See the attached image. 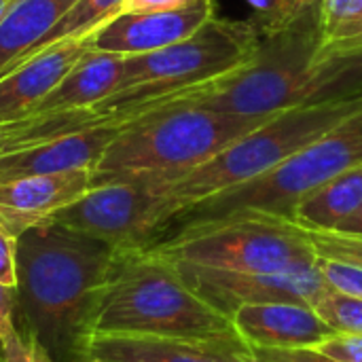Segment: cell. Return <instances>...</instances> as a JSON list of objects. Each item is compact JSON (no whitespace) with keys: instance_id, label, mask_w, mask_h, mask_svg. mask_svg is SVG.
<instances>
[{"instance_id":"1","label":"cell","mask_w":362,"mask_h":362,"mask_svg":"<svg viewBox=\"0 0 362 362\" xmlns=\"http://www.w3.org/2000/svg\"><path fill=\"white\" fill-rule=\"evenodd\" d=\"M119 250L55 221L19 235L15 320L55 362H85Z\"/></svg>"},{"instance_id":"2","label":"cell","mask_w":362,"mask_h":362,"mask_svg":"<svg viewBox=\"0 0 362 362\" xmlns=\"http://www.w3.org/2000/svg\"><path fill=\"white\" fill-rule=\"evenodd\" d=\"M318 40L320 4H314L280 30L263 34L246 66L161 100L242 117H274L295 108L362 100V57L316 62Z\"/></svg>"},{"instance_id":"3","label":"cell","mask_w":362,"mask_h":362,"mask_svg":"<svg viewBox=\"0 0 362 362\" xmlns=\"http://www.w3.org/2000/svg\"><path fill=\"white\" fill-rule=\"evenodd\" d=\"M272 117H242L159 100L123 123L91 172V185H163L187 176Z\"/></svg>"},{"instance_id":"4","label":"cell","mask_w":362,"mask_h":362,"mask_svg":"<svg viewBox=\"0 0 362 362\" xmlns=\"http://www.w3.org/2000/svg\"><path fill=\"white\" fill-rule=\"evenodd\" d=\"M98 335L159 339L238 337L229 316L197 297L176 267L151 248L119 250L93 316L91 337Z\"/></svg>"},{"instance_id":"5","label":"cell","mask_w":362,"mask_h":362,"mask_svg":"<svg viewBox=\"0 0 362 362\" xmlns=\"http://www.w3.org/2000/svg\"><path fill=\"white\" fill-rule=\"evenodd\" d=\"M259 42L261 32L252 19L212 17L176 45L125 57L117 91L93 110L102 119L127 123L161 98L206 85L246 66Z\"/></svg>"},{"instance_id":"6","label":"cell","mask_w":362,"mask_h":362,"mask_svg":"<svg viewBox=\"0 0 362 362\" xmlns=\"http://www.w3.org/2000/svg\"><path fill=\"white\" fill-rule=\"evenodd\" d=\"M361 110L362 100H354L341 104L295 108L274 115L261 127L235 140L202 168L157 187H161L174 199L180 218L195 204L272 172L288 157L322 138Z\"/></svg>"},{"instance_id":"7","label":"cell","mask_w":362,"mask_h":362,"mask_svg":"<svg viewBox=\"0 0 362 362\" xmlns=\"http://www.w3.org/2000/svg\"><path fill=\"white\" fill-rule=\"evenodd\" d=\"M361 163L362 110L272 172L195 204L174 225H208L244 214H272L291 221L295 206L303 197Z\"/></svg>"},{"instance_id":"8","label":"cell","mask_w":362,"mask_h":362,"mask_svg":"<svg viewBox=\"0 0 362 362\" xmlns=\"http://www.w3.org/2000/svg\"><path fill=\"white\" fill-rule=\"evenodd\" d=\"M151 250L170 263L244 274H280L318 263L310 233L293 221L272 214H244L178 227Z\"/></svg>"},{"instance_id":"9","label":"cell","mask_w":362,"mask_h":362,"mask_svg":"<svg viewBox=\"0 0 362 362\" xmlns=\"http://www.w3.org/2000/svg\"><path fill=\"white\" fill-rule=\"evenodd\" d=\"M178 218L174 199L151 182L91 187L53 221L115 250H142L168 235Z\"/></svg>"},{"instance_id":"10","label":"cell","mask_w":362,"mask_h":362,"mask_svg":"<svg viewBox=\"0 0 362 362\" xmlns=\"http://www.w3.org/2000/svg\"><path fill=\"white\" fill-rule=\"evenodd\" d=\"M172 265L197 297L225 316H231L244 305L261 303H299L312 308L318 297L329 291L318 263L314 267L280 274L225 272L189 263Z\"/></svg>"},{"instance_id":"11","label":"cell","mask_w":362,"mask_h":362,"mask_svg":"<svg viewBox=\"0 0 362 362\" xmlns=\"http://www.w3.org/2000/svg\"><path fill=\"white\" fill-rule=\"evenodd\" d=\"M212 17H216L214 0H193L191 4L163 11L121 13L87 36V40L89 49L95 51L125 57L142 55L189 38Z\"/></svg>"},{"instance_id":"12","label":"cell","mask_w":362,"mask_h":362,"mask_svg":"<svg viewBox=\"0 0 362 362\" xmlns=\"http://www.w3.org/2000/svg\"><path fill=\"white\" fill-rule=\"evenodd\" d=\"M91 172L38 174L0 182V223L13 233L51 223L62 210L70 208L91 189Z\"/></svg>"},{"instance_id":"13","label":"cell","mask_w":362,"mask_h":362,"mask_svg":"<svg viewBox=\"0 0 362 362\" xmlns=\"http://www.w3.org/2000/svg\"><path fill=\"white\" fill-rule=\"evenodd\" d=\"M87 358L102 362H257L240 337L227 339H159L98 335L87 346Z\"/></svg>"},{"instance_id":"14","label":"cell","mask_w":362,"mask_h":362,"mask_svg":"<svg viewBox=\"0 0 362 362\" xmlns=\"http://www.w3.org/2000/svg\"><path fill=\"white\" fill-rule=\"evenodd\" d=\"M229 318L235 335L250 350L316 348L335 335L314 308L299 303L244 305Z\"/></svg>"},{"instance_id":"15","label":"cell","mask_w":362,"mask_h":362,"mask_svg":"<svg viewBox=\"0 0 362 362\" xmlns=\"http://www.w3.org/2000/svg\"><path fill=\"white\" fill-rule=\"evenodd\" d=\"M121 127L123 123H102L8 153L0 157V182L38 174H64L78 170L93 172Z\"/></svg>"},{"instance_id":"16","label":"cell","mask_w":362,"mask_h":362,"mask_svg":"<svg viewBox=\"0 0 362 362\" xmlns=\"http://www.w3.org/2000/svg\"><path fill=\"white\" fill-rule=\"evenodd\" d=\"M89 51V40H64L0 76V125L30 115Z\"/></svg>"},{"instance_id":"17","label":"cell","mask_w":362,"mask_h":362,"mask_svg":"<svg viewBox=\"0 0 362 362\" xmlns=\"http://www.w3.org/2000/svg\"><path fill=\"white\" fill-rule=\"evenodd\" d=\"M125 55L89 49L57 87L25 117L93 108L110 98L121 81Z\"/></svg>"},{"instance_id":"18","label":"cell","mask_w":362,"mask_h":362,"mask_svg":"<svg viewBox=\"0 0 362 362\" xmlns=\"http://www.w3.org/2000/svg\"><path fill=\"white\" fill-rule=\"evenodd\" d=\"M362 206V163L303 197L291 221L305 231L333 233Z\"/></svg>"},{"instance_id":"19","label":"cell","mask_w":362,"mask_h":362,"mask_svg":"<svg viewBox=\"0 0 362 362\" xmlns=\"http://www.w3.org/2000/svg\"><path fill=\"white\" fill-rule=\"evenodd\" d=\"M76 0H11L0 19V76L25 55Z\"/></svg>"},{"instance_id":"20","label":"cell","mask_w":362,"mask_h":362,"mask_svg":"<svg viewBox=\"0 0 362 362\" xmlns=\"http://www.w3.org/2000/svg\"><path fill=\"white\" fill-rule=\"evenodd\" d=\"M362 57V0H322L316 62Z\"/></svg>"},{"instance_id":"21","label":"cell","mask_w":362,"mask_h":362,"mask_svg":"<svg viewBox=\"0 0 362 362\" xmlns=\"http://www.w3.org/2000/svg\"><path fill=\"white\" fill-rule=\"evenodd\" d=\"M121 6H123V0H76L62 15V19L25 55H21L8 70L21 66L32 55H36V53H40V51H45V49H49V47H53L57 42H64V40H81V38L91 36L98 28H102L112 17H117L119 11H121Z\"/></svg>"},{"instance_id":"22","label":"cell","mask_w":362,"mask_h":362,"mask_svg":"<svg viewBox=\"0 0 362 362\" xmlns=\"http://www.w3.org/2000/svg\"><path fill=\"white\" fill-rule=\"evenodd\" d=\"M312 308L335 333L362 335V299L358 297L337 293L329 286Z\"/></svg>"},{"instance_id":"23","label":"cell","mask_w":362,"mask_h":362,"mask_svg":"<svg viewBox=\"0 0 362 362\" xmlns=\"http://www.w3.org/2000/svg\"><path fill=\"white\" fill-rule=\"evenodd\" d=\"M0 362H55L51 354L38 344V339L23 329L17 320H11L0 335Z\"/></svg>"},{"instance_id":"24","label":"cell","mask_w":362,"mask_h":362,"mask_svg":"<svg viewBox=\"0 0 362 362\" xmlns=\"http://www.w3.org/2000/svg\"><path fill=\"white\" fill-rule=\"evenodd\" d=\"M308 233L320 259L344 261L362 267V238L341 235V233H318V231H308Z\"/></svg>"},{"instance_id":"25","label":"cell","mask_w":362,"mask_h":362,"mask_svg":"<svg viewBox=\"0 0 362 362\" xmlns=\"http://www.w3.org/2000/svg\"><path fill=\"white\" fill-rule=\"evenodd\" d=\"M318 267H320L325 282L333 291L362 299V267L344 263V261L320 259V257H318Z\"/></svg>"},{"instance_id":"26","label":"cell","mask_w":362,"mask_h":362,"mask_svg":"<svg viewBox=\"0 0 362 362\" xmlns=\"http://www.w3.org/2000/svg\"><path fill=\"white\" fill-rule=\"evenodd\" d=\"M246 2L255 11V15L250 19L259 28L261 36L269 34L274 30H280L301 11L295 6L293 0H246Z\"/></svg>"},{"instance_id":"27","label":"cell","mask_w":362,"mask_h":362,"mask_svg":"<svg viewBox=\"0 0 362 362\" xmlns=\"http://www.w3.org/2000/svg\"><path fill=\"white\" fill-rule=\"evenodd\" d=\"M17 250L19 238L0 223V286L11 291L17 286Z\"/></svg>"},{"instance_id":"28","label":"cell","mask_w":362,"mask_h":362,"mask_svg":"<svg viewBox=\"0 0 362 362\" xmlns=\"http://www.w3.org/2000/svg\"><path fill=\"white\" fill-rule=\"evenodd\" d=\"M316 350L339 362H362V335L335 333L316 346Z\"/></svg>"},{"instance_id":"29","label":"cell","mask_w":362,"mask_h":362,"mask_svg":"<svg viewBox=\"0 0 362 362\" xmlns=\"http://www.w3.org/2000/svg\"><path fill=\"white\" fill-rule=\"evenodd\" d=\"M257 362H339L316 348H293V350H252Z\"/></svg>"},{"instance_id":"30","label":"cell","mask_w":362,"mask_h":362,"mask_svg":"<svg viewBox=\"0 0 362 362\" xmlns=\"http://www.w3.org/2000/svg\"><path fill=\"white\" fill-rule=\"evenodd\" d=\"M193 0H123L121 13H138V11H163V8H178L191 4Z\"/></svg>"},{"instance_id":"31","label":"cell","mask_w":362,"mask_h":362,"mask_svg":"<svg viewBox=\"0 0 362 362\" xmlns=\"http://www.w3.org/2000/svg\"><path fill=\"white\" fill-rule=\"evenodd\" d=\"M11 320H15V291L0 286V335Z\"/></svg>"},{"instance_id":"32","label":"cell","mask_w":362,"mask_h":362,"mask_svg":"<svg viewBox=\"0 0 362 362\" xmlns=\"http://www.w3.org/2000/svg\"><path fill=\"white\" fill-rule=\"evenodd\" d=\"M333 233H341V235H352V238H362V206L356 210L354 216H350L337 231Z\"/></svg>"},{"instance_id":"33","label":"cell","mask_w":362,"mask_h":362,"mask_svg":"<svg viewBox=\"0 0 362 362\" xmlns=\"http://www.w3.org/2000/svg\"><path fill=\"white\" fill-rule=\"evenodd\" d=\"M297 8H305V6H314V4H320L322 0H293Z\"/></svg>"},{"instance_id":"34","label":"cell","mask_w":362,"mask_h":362,"mask_svg":"<svg viewBox=\"0 0 362 362\" xmlns=\"http://www.w3.org/2000/svg\"><path fill=\"white\" fill-rule=\"evenodd\" d=\"M8 4H11V0H0V19H2V15H4V11H6Z\"/></svg>"},{"instance_id":"35","label":"cell","mask_w":362,"mask_h":362,"mask_svg":"<svg viewBox=\"0 0 362 362\" xmlns=\"http://www.w3.org/2000/svg\"><path fill=\"white\" fill-rule=\"evenodd\" d=\"M85 362H102V361H95V358H87Z\"/></svg>"},{"instance_id":"36","label":"cell","mask_w":362,"mask_h":362,"mask_svg":"<svg viewBox=\"0 0 362 362\" xmlns=\"http://www.w3.org/2000/svg\"><path fill=\"white\" fill-rule=\"evenodd\" d=\"M0 157H2V151H0Z\"/></svg>"}]
</instances>
